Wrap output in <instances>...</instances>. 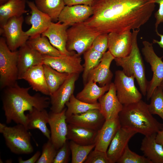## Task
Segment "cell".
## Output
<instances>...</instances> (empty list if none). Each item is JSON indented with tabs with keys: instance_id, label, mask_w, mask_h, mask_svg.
<instances>
[{
	"instance_id": "44",
	"label": "cell",
	"mask_w": 163,
	"mask_h": 163,
	"mask_svg": "<svg viewBox=\"0 0 163 163\" xmlns=\"http://www.w3.org/2000/svg\"><path fill=\"white\" fill-rule=\"evenodd\" d=\"M41 155L40 152L37 151L30 158L26 160H23L21 157L18 158L19 163H36Z\"/></svg>"
},
{
	"instance_id": "4",
	"label": "cell",
	"mask_w": 163,
	"mask_h": 163,
	"mask_svg": "<svg viewBox=\"0 0 163 163\" xmlns=\"http://www.w3.org/2000/svg\"><path fill=\"white\" fill-rule=\"evenodd\" d=\"M140 29L133 30L132 43L129 53L121 58H115L116 65L121 67L122 71L128 76H133L136 79L141 93L146 94L148 82L145 76V68L137 43V36Z\"/></svg>"
},
{
	"instance_id": "47",
	"label": "cell",
	"mask_w": 163,
	"mask_h": 163,
	"mask_svg": "<svg viewBox=\"0 0 163 163\" xmlns=\"http://www.w3.org/2000/svg\"><path fill=\"white\" fill-rule=\"evenodd\" d=\"M9 0H0V5L3 4L7 2Z\"/></svg>"
},
{
	"instance_id": "23",
	"label": "cell",
	"mask_w": 163,
	"mask_h": 163,
	"mask_svg": "<svg viewBox=\"0 0 163 163\" xmlns=\"http://www.w3.org/2000/svg\"><path fill=\"white\" fill-rule=\"evenodd\" d=\"M18 51V79H21L24 73L30 68L43 64V55L26 43L20 47Z\"/></svg>"
},
{
	"instance_id": "20",
	"label": "cell",
	"mask_w": 163,
	"mask_h": 163,
	"mask_svg": "<svg viewBox=\"0 0 163 163\" xmlns=\"http://www.w3.org/2000/svg\"><path fill=\"white\" fill-rule=\"evenodd\" d=\"M114 58L108 50L103 55L99 63L89 72L87 81L92 80L101 87L111 83L113 74L110 67Z\"/></svg>"
},
{
	"instance_id": "8",
	"label": "cell",
	"mask_w": 163,
	"mask_h": 163,
	"mask_svg": "<svg viewBox=\"0 0 163 163\" xmlns=\"http://www.w3.org/2000/svg\"><path fill=\"white\" fill-rule=\"evenodd\" d=\"M135 78L128 76L122 70L115 72L114 84L117 95L120 102L126 105L138 102L142 100V94L136 87Z\"/></svg>"
},
{
	"instance_id": "32",
	"label": "cell",
	"mask_w": 163,
	"mask_h": 163,
	"mask_svg": "<svg viewBox=\"0 0 163 163\" xmlns=\"http://www.w3.org/2000/svg\"><path fill=\"white\" fill-rule=\"evenodd\" d=\"M43 65L50 96L58 89L66 80L70 74L60 72L47 65L43 64Z\"/></svg>"
},
{
	"instance_id": "33",
	"label": "cell",
	"mask_w": 163,
	"mask_h": 163,
	"mask_svg": "<svg viewBox=\"0 0 163 163\" xmlns=\"http://www.w3.org/2000/svg\"><path fill=\"white\" fill-rule=\"evenodd\" d=\"M67 107L66 112V118L72 114H79L93 109H100L98 102L94 104H89L81 101L76 98L73 94L66 103Z\"/></svg>"
},
{
	"instance_id": "18",
	"label": "cell",
	"mask_w": 163,
	"mask_h": 163,
	"mask_svg": "<svg viewBox=\"0 0 163 163\" xmlns=\"http://www.w3.org/2000/svg\"><path fill=\"white\" fill-rule=\"evenodd\" d=\"M93 14L91 6L77 5H66L60 13L58 21L69 26L85 22Z\"/></svg>"
},
{
	"instance_id": "34",
	"label": "cell",
	"mask_w": 163,
	"mask_h": 163,
	"mask_svg": "<svg viewBox=\"0 0 163 163\" xmlns=\"http://www.w3.org/2000/svg\"><path fill=\"white\" fill-rule=\"evenodd\" d=\"M83 54L84 63L82 76L85 85L87 82L89 72L99 63L103 54L96 51L91 47Z\"/></svg>"
},
{
	"instance_id": "16",
	"label": "cell",
	"mask_w": 163,
	"mask_h": 163,
	"mask_svg": "<svg viewBox=\"0 0 163 163\" xmlns=\"http://www.w3.org/2000/svg\"><path fill=\"white\" fill-rule=\"evenodd\" d=\"M68 27L58 21L56 23L52 22L41 34L47 37L51 44L63 55H70L74 52L68 51L66 47Z\"/></svg>"
},
{
	"instance_id": "21",
	"label": "cell",
	"mask_w": 163,
	"mask_h": 163,
	"mask_svg": "<svg viewBox=\"0 0 163 163\" xmlns=\"http://www.w3.org/2000/svg\"><path fill=\"white\" fill-rule=\"evenodd\" d=\"M137 133L121 127L111 141L107 153L111 163L117 162L123 153L130 139Z\"/></svg>"
},
{
	"instance_id": "3",
	"label": "cell",
	"mask_w": 163,
	"mask_h": 163,
	"mask_svg": "<svg viewBox=\"0 0 163 163\" xmlns=\"http://www.w3.org/2000/svg\"><path fill=\"white\" fill-rule=\"evenodd\" d=\"M118 118L121 127L145 136L157 133L163 129V123L152 116L149 110L148 104L142 100L123 105Z\"/></svg>"
},
{
	"instance_id": "28",
	"label": "cell",
	"mask_w": 163,
	"mask_h": 163,
	"mask_svg": "<svg viewBox=\"0 0 163 163\" xmlns=\"http://www.w3.org/2000/svg\"><path fill=\"white\" fill-rule=\"evenodd\" d=\"M156 135L155 133L145 136L140 149L144 155L152 163H163V148L156 142Z\"/></svg>"
},
{
	"instance_id": "38",
	"label": "cell",
	"mask_w": 163,
	"mask_h": 163,
	"mask_svg": "<svg viewBox=\"0 0 163 163\" xmlns=\"http://www.w3.org/2000/svg\"><path fill=\"white\" fill-rule=\"evenodd\" d=\"M57 151L50 140H48L43 145L42 153L36 163H53Z\"/></svg>"
},
{
	"instance_id": "39",
	"label": "cell",
	"mask_w": 163,
	"mask_h": 163,
	"mask_svg": "<svg viewBox=\"0 0 163 163\" xmlns=\"http://www.w3.org/2000/svg\"><path fill=\"white\" fill-rule=\"evenodd\" d=\"M84 163H111L107 152L94 149L88 155Z\"/></svg>"
},
{
	"instance_id": "45",
	"label": "cell",
	"mask_w": 163,
	"mask_h": 163,
	"mask_svg": "<svg viewBox=\"0 0 163 163\" xmlns=\"http://www.w3.org/2000/svg\"><path fill=\"white\" fill-rule=\"evenodd\" d=\"M155 140L157 143L161 145L163 148V129L159 131L156 133Z\"/></svg>"
},
{
	"instance_id": "36",
	"label": "cell",
	"mask_w": 163,
	"mask_h": 163,
	"mask_svg": "<svg viewBox=\"0 0 163 163\" xmlns=\"http://www.w3.org/2000/svg\"><path fill=\"white\" fill-rule=\"evenodd\" d=\"M148 108L152 115L156 114L163 120V90L160 85L154 90L150 98Z\"/></svg>"
},
{
	"instance_id": "17",
	"label": "cell",
	"mask_w": 163,
	"mask_h": 163,
	"mask_svg": "<svg viewBox=\"0 0 163 163\" xmlns=\"http://www.w3.org/2000/svg\"><path fill=\"white\" fill-rule=\"evenodd\" d=\"M132 43V34L130 30L108 34V49L115 58L128 55L131 51Z\"/></svg>"
},
{
	"instance_id": "2",
	"label": "cell",
	"mask_w": 163,
	"mask_h": 163,
	"mask_svg": "<svg viewBox=\"0 0 163 163\" xmlns=\"http://www.w3.org/2000/svg\"><path fill=\"white\" fill-rule=\"evenodd\" d=\"M31 88L21 87L17 83L5 88L2 99L7 124L13 121L26 127L25 111H30L34 108L42 110L49 107L50 98L39 93L31 95L29 93Z\"/></svg>"
},
{
	"instance_id": "5",
	"label": "cell",
	"mask_w": 163,
	"mask_h": 163,
	"mask_svg": "<svg viewBox=\"0 0 163 163\" xmlns=\"http://www.w3.org/2000/svg\"><path fill=\"white\" fill-rule=\"evenodd\" d=\"M28 130L20 124L8 126L5 124L0 123V133L4 137L6 145L12 152L16 154H29L34 151L31 134Z\"/></svg>"
},
{
	"instance_id": "41",
	"label": "cell",
	"mask_w": 163,
	"mask_h": 163,
	"mask_svg": "<svg viewBox=\"0 0 163 163\" xmlns=\"http://www.w3.org/2000/svg\"><path fill=\"white\" fill-rule=\"evenodd\" d=\"M71 153L69 142L67 140L58 150L53 163H68Z\"/></svg>"
},
{
	"instance_id": "1",
	"label": "cell",
	"mask_w": 163,
	"mask_h": 163,
	"mask_svg": "<svg viewBox=\"0 0 163 163\" xmlns=\"http://www.w3.org/2000/svg\"><path fill=\"white\" fill-rule=\"evenodd\" d=\"M92 15L84 22L100 34L140 29L155 6L153 0H93Z\"/></svg>"
},
{
	"instance_id": "31",
	"label": "cell",
	"mask_w": 163,
	"mask_h": 163,
	"mask_svg": "<svg viewBox=\"0 0 163 163\" xmlns=\"http://www.w3.org/2000/svg\"><path fill=\"white\" fill-rule=\"evenodd\" d=\"M40 11L48 15L52 21H58L59 16L65 5L64 0H34Z\"/></svg>"
},
{
	"instance_id": "27",
	"label": "cell",
	"mask_w": 163,
	"mask_h": 163,
	"mask_svg": "<svg viewBox=\"0 0 163 163\" xmlns=\"http://www.w3.org/2000/svg\"><path fill=\"white\" fill-rule=\"evenodd\" d=\"M26 0H9L0 6V25L2 27L10 18L27 13Z\"/></svg>"
},
{
	"instance_id": "14",
	"label": "cell",
	"mask_w": 163,
	"mask_h": 163,
	"mask_svg": "<svg viewBox=\"0 0 163 163\" xmlns=\"http://www.w3.org/2000/svg\"><path fill=\"white\" fill-rule=\"evenodd\" d=\"M30 9V15L26 18V23L31 25V27L25 32L29 37L41 35L48 28L52 22L51 18L47 14L39 9L33 2L27 1Z\"/></svg>"
},
{
	"instance_id": "6",
	"label": "cell",
	"mask_w": 163,
	"mask_h": 163,
	"mask_svg": "<svg viewBox=\"0 0 163 163\" xmlns=\"http://www.w3.org/2000/svg\"><path fill=\"white\" fill-rule=\"evenodd\" d=\"M18 51H11L5 38H0V86L6 88L15 85L18 79Z\"/></svg>"
},
{
	"instance_id": "42",
	"label": "cell",
	"mask_w": 163,
	"mask_h": 163,
	"mask_svg": "<svg viewBox=\"0 0 163 163\" xmlns=\"http://www.w3.org/2000/svg\"><path fill=\"white\" fill-rule=\"evenodd\" d=\"M155 3H157L159 5L158 10L155 13L154 16L156 19L155 24V31H158V25L163 22V0H153Z\"/></svg>"
},
{
	"instance_id": "7",
	"label": "cell",
	"mask_w": 163,
	"mask_h": 163,
	"mask_svg": "<svg viewBox=\"0 0 163 163\" xmlns=\"http://www.w3.org/2000/svg\"><path fill=\"white\" fill-rule=\"evenodd\" d=\"M66 47L69 51H75L81 56L89 48L96 37L100 34L92 30L84 22L77 23L67 30Z\"/></svg>"
},
{
	"instance_id": "12",
	"label": "cell",
	"mask_w": 163,
	"mask_h": 163,
	"mask_svg": "<svg viewBox=\"0 0 163 163\" xmlns=\"http://www.w3.org/2000/svg\"><path fill=\"white\" fill-rule=\"evenodd\" d=\"M66 110V108L65 107L59 112L55 113L51 111L49 113L48 123L50 131V140L58 150L67 140Z\"/></svg>"
},
{
	"instance_id": "9",
	"label": "cell",
	"mask_w": 163,
	"mask_h": 163,
	"mask_svg": "<svg viewBox=\"0 0 163 163\" xmlns=\"http://www.w3.org/2000/svg\"><path fill=\"white\" fill-rule=\"evenodd\" d=\"M141 51L145 61L151 66L153 72L151 80L148 82L146 91V99L149 101L154 90L159 86L163 80V61L162 57H158L155 53L153 43L145 40Z\"/></svg>"
},
{
	"instance_id": "24",
	"label": "cell",
	"mask_w": 163,
	"mask_h": 163,
	"mask_svg": "<svg viewBox=\"0 0 163 163\" xmlns=\"http://www.w3.org/2000/svg\"><path fill=\"white\" fill-rule=\"evenodd\" d=\"M43 64L34 66L27 71L21 79L27 81L34 90L50 95L44 73Z\"/></svg>"
},
{
	"instance_id": "11",
	"label": "cell",
	"mask_w": 163,
	"mask_h": 163,
	"mask_svg": "<svg viewBox=\"0 0 163 163\" xmlns=\"http://www.w3.org/2000/svg\"><path fill=\"white\" fill-rule=\"evenodd\" d=\"M80 56L74 52L70 55H63L58 56L43 55V64L62 73L69 74H79L83 72Z\"/></svg>"
},
{
	"instance_id": "26",
	"label": "cell",
	"mask_w": 163,
	"mask_h": 163,
	"mask_svg": "<svg viewBox=\"0 0 163 163\" xmlns=\"http://www.w3.org/2000/svg\"><path fill=\"white\" fill-rule=\"evenodd\" d=\"M67 127V140L82 145L95 143L97 131L70 124Z\"/></svg>"
},
{
	"instance_id": "30",
	"label": "cell",
	"mask_w": 163,
	"mask_h": 163,
	"mask_svg": "<svg viewBox=\"0 0 163 163\" xmlns=\"http://www.w3.org/2000/svg\"><path fill=\"white\" fill-rule=\"evenodd\" d=\"M26 43L43 55L58 56L62 55L51 44L47 37L42 35L30 37Z\"/></svg>"
},
{
	"instance_id": "37",
	"label": "cell",
	"mask_w": 163,
	"mask_h": 163,
	"mask_svg": "<svg viewBox=\"0 0 163 163\" xmlns=\"http://www.w3.org/2000/svg\"><path fill=\"white\" fill-rule=\"evenodd\" d=\"M117 163H152L145 157L140 155L132 152L128 145L118 160Z\"/></svg>"
},
{
	"instance_id": "29",
	"label": "cell",
	"mask_w": 163,
	"mask_h": 163,
	"mask_svg": "<svg viewBox=\"0 0 163 163\" xmlns=\"http://www.w3.org/2000/svg\"><path fill=\"white\" fill-rule=\"evenodd\" d=\"M91 80L88 81L83 89L78 93L76 97L78 100L89 104H94L109 90L110 84L99 86Z\"/></svg>"
},
{
	"instance_id": "25",
	"label": "cell",
	"mask_w": 163,
	"mask_h": 163,
	"mask_svg": "<svg viewBox=\"0 0 163 163\" xmlns=\"http://www.w3.org/2000/svg\"><path fill=\"white\" fill-rule=\"evenodd\" d=\"M26 128L29 129H38L48 139H50V131L47 126L48 123L49 114L46 110H40L34 108L27 114Z\"/></svg>"
},
{
	"instance_id": "22",
	"label": "cell",
	"mask_w": 163,
	"mask_h": 163,
	"mask_svg": "<svg viewBox=\"0 0 163 163\" xmlns=\"http://www.w3.org/2000/svg\"><path fill=\"white\" fill-rule=\"evenodd\" d=\"M121 126L118 117L106 120L97 131L94 149L107 152L109 145Z\"/></svg>"
},
{
	"instance_id": "48",
	"label": "cell",
	"mask_w": 163,
	"mask_h": 163,
	"mask_svg": "<svg viewBox=\"0 0 163 163\" xmlns=\"http://www.w3.org/2000/svg\"><path fill=\"white\" fill-rule=\"evenodd\" d=\"M160 85L161 86L163 90V80L161 82Z\"/></svg>"
},
{
	"instance_id": "19",
	"label": "cell",
	"mask_w": 163,
	"mask_h": 163,
	"mask_svg": "<svg viewBox=\"0 0 163 163\" xmlns=\"http://www.w3.org/2000/svg\"><path fill=\"white\" fill-rule=\"evenodd\" d=\"M106 120L99 109H93L85 112L72 114L66 118V122L76 126L98 131Z\"/></svg>"
},
{
	"instance_id": "46",
	"label": "cell",
	"mask_w": 163,
	"mask_h": 163,
	"mask_svg": "<svg viewBox=\"0 0 163 163\" xmlns=\"http://www.w3.org/2000/svg\"><path fill=\"white\" fill-rule=\"evenodd\" d=\"M157 35L160 37V39L159 41L155 39H153L152 42L154 43H157L161 48L163 49V34H161L158 33V31L156 32ZM163 58V56L162 57Z\"/></svg>"
},
{
	"instance_id": "40",
	"label": "cell",
	"mask_w": 163,
	"mask_h": 163,
	"mask_svg": "<svg viewBox=\"0 0 163 163\" xmlns=\"http://www.w3.org/2000/svg\"><path fill=\"white\" fill-rule=\"evenodd\" d=\"M91 47L104 54L108 49V34H101L97 35L93 41Z\"/></svg>"
},
{
	"instance_id": "15",
	"label": "cell",
	"mask_w": 163,
	"mask_h": 163,
	"mask_svg": "<svg viewBox=\"0 0 163 163\" xmlns=\"http://www.w3.org/2000/svg\"><path fill=\"white\" fill-rule=\"evenodd\" d=\"M99 110L106 120H112L118 117L123 105L119 100L113 82L110 85L108 91L98 100Z\"/></svg>"
},
{
	"instance_id": "10",
	"label": "cell",
	"mask_w": 163,
	"mask_h": 163,
	"mask_svg": "<svg viewBox=\"0 0 163 163\" xmlns=\"http://www.w3.org/2000/svg\"><path fill=\"white\" fill-rule=\"evenodd\" d=\"M24 21L23 16L10 18L0 27V34L5 37L9 48L15 51L26 43L29 37L22 29Z\"/></svg>"
},
{
	"instance_id": "35",
	"label": "cell",
	"mask_w": 163,
	"mask_h": 163,
	"mask_svg": "<svg viewBox=\"0 0 163 163\" xmlns=\"http://www.w3.org/2000/svg\"><path fill=\"white\" fill-rule=\"evenodd\" d=\"M72 154V163H83L88 155L94 148L95 144L89 145H82L72 141L69 142Z\"/></svg>"
},
{
	"instance_id": "43",
	"label": "cell",
	"mask_w": 163,
	"mask_h": 163,
	"mask_svg": "<svg viewBox=\"0 0 163 163\" xmlns=\"http://www.w3.org/2000/svg\"><path fill=\"white\" fill-rule=\"evenodd\" d=\"M93 0H64L66 5L69 6L77 5H91Z\"/></svg>"
},
{
	"instance_id": "13",
	"label": "cell",
	"mask_w": 163,
	"mask_h": 163,
	"mask_svg": "<svg viewBox=\"0 0 163 163\" xmlns=\"http://www.w3.org/2000/svg\"><path fill=\"white\" fill-rule=\"evenodd\" d=\"M79 74H70L64 83L53 94L50 96L51 111L55 113L61 111L66 103L73 94L75 84Z\"/></svg>"
}]
</instances>
